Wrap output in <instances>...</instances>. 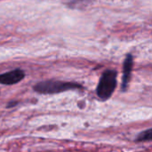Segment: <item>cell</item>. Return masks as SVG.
Here are the masks:
<instances>
[{
  "mask_svg": "<svg viewBox=\"0 0 152 152\" xmlns=\"http://www.w3.org/2000/svg\"><path fill=\"white\" fill-rule=\"evenodd\" d=\"M134 55L132 53H127L124 62H123V76H122V82H121V91L126 92L132 77V72L134 69Z\"/></svg>",
  "mask_w": 152,
  "mask_h": 152,
  "instance_id": "3",
  "label": "cell"
},
{
  "mask_svg": "<svg viewBox=\"0 0 152 152\" xmlns=\"http://www.w3.org/2000/svg\"><path fill=\"white\" fill-rule=\"evenodd\" d=\"M84 86L73 81H62L56 79H47L39 81L33 86V91L39 94L52 95L69 91H83Z\"/></svg>",
  "mask_w": 152,
  "mask_h": 152,
  "instance_id": "1",
  "label": "cell"
},
{
  "mask_svg": "<svg viewBox=\"0 0 152 152\" xmlns=\"http://www.w3.org/2000/svg\"><path fill=\"white\" fill-rule=\"evenodd\" d=\"M19 103H20V102H18V101H10L9 102H7V104H6L5 107L7 109H12L13 107H16Z\"/></svg>",
  "mask_w": 152,
  "mask_h": 152,
  "instance_id": "6",
  "label": "cell"
},
{
  "mask_svg": "<svg viewBox=\"0 0 152 152\" xmlns=\"http://www.w3.org/2000/svg\"><path fill=\"white\" fill-rule=\"evenodd\" d=\"M0 94H1V92H0Z\"/></svg>",
  "mask_w": 152,
  "mask_h": 152,
  "instance_id": "7",
  "label": "cell"
},
{
  "mask_svg": "<svg viewBox=\"0 0 152 152\" xmlns=\"http://www.w3.org/2000/svg\"><path fill=\"white\" fill-rule=\"evenodd\" d=\"M26 77V73L21 69H14L12 70L0 74V85L12 86L21 82Z\"/></svg>",
  "mask_w": 152,
  "mask_h": 152,
  "instance_id": "4",
  "label": "cell"
},
{
  "mask_svg": "<svg viewBox=\"0 0 152 152\" xmlns=\"http://www.w3.org/2000/svg\"><path fill=\"white\" fill-rule=\"evenodd\" d=\"M152 141V127L145 129L143 131H142L141 133H139L135 139L134 142H151Z\"/></svg>",
  "mask_w": 152,
  "mask_h": 152,
  "instance_id": "5",
  "label": "cell"
},
{
  "mask_svg": "<svg viewBox=\"0 0 152 152\" xmlns=\"http://www.w3.org/2000/svg\"><path fill=\"white\" fill-rule=\"evenodd\" d=\"M118 86V71L115 69H108L104 70L99 79L96 86V95L102 101L107 102L110 100L116 91Z\"/></svg>",
  "mask_w": 152,
  "mask_h": 152,
  "instance_id": "2",
  "label": "cell"
}]
</instances>
